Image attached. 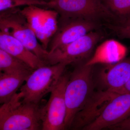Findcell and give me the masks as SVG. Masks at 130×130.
<instances>
[{"label": "cell", "instance_id": "obj_1", "mask_svg": "<svg viewBox=\"0 0 130 130\" xmlns=\"http://www.w3.org/2000/svg\"><path fill=\"white\" fill-rule=\"evenodd\" d=\"M23 95L20 91L1 105L0 130H42L44 105L26 102Z\"/></svg>", "mask_w": 130, "mask_h": 130}, {"label": "cell", "instance_id": "obj_2", "mask_svg": "<svg viewBox=\"0 0 130 130\" xmlns=\"http://www.w3.org/2000/svg\"><path fill=\"white\" fill-rule=\"evenodd\" d=\"M84 62L74 64L66 86V129H70L75 115L84 106L93 94V66Z\"/></svg>", "mask_w": 130, "mask_h": 130}, {"label": "cell", "instance_id": "obj_3", "mask_svg": "<svg viewBox=\"0 0 130 130\" xmlns=\"http://www.w3.org/2000/svg\"><path fill=\"white\" fill-rule=\"evenodd\" d=\"M67 65L64 63L45 65L34 70L20 88L26 102L39 104L44 96L55 88Z\"/></svg>", "mask_w": 130, "mask_h": 130}, {"label": "cell", "instance_id": "obj_4", "mask_svg": "<svg viewBox=\"0 0 130 130\" xmlns=\"http://www.w3.org/2000/svg\"><path fill=\"white\" fill-rule=\"evenodd\" d=\"M0 31L11 35L46 64L48 51L38 42L26 19L19 8L0 12Z\"/></svg>", "mask_w": 130, "mask_h": 130}, {"label": "cell", "instance_id": "obj_5", "mask_svg": "<svg viewBox=\"0 0 130 130\" xmlns=\"http://www.w3.org/2000/svg\"><path fill=\"white\" fill-rule=\"evenodd\" d=\"M55 10L59 18L81 19L94 21L113 14L102 0H51L44 6Z\"/></svg>", "mask_w": 130, "mask_h": 130}, {"label": "cell", "instance_id": "obj_6", "mask_svg": "<svg viewBox=\"0 0 130 130\" xmlns=\"http://www.w3.org/2000/svg\"><path fill=\"white\" fill-rule=\"evenodd\" d=\"M100 33L91 31L77 40L59 47L47 57V65L64 63L67 66L84 62L88 58L101 39Z\"/></svg>", "mask_w": 130, "mask_h": 130}, {"label": "cell", "instance_id": "obj_7", "mask_svg": "<svg viewBox=\"0 0 130 130\" xmlns=\"http://www.w3.org/2000/svg\"><path fill=\"white\" fill-rule=\"evenodd\" d=\"M21 12L42 46L47 50L58 29L59 17L58 12L35 5L25 7Z\"/></svg>", "mask_w": 130, "mask_h": 130}, {"label": "cell", "instance_id": "obj_8", "mask_svg": "<svg viewBox=\"0 0 130 130\" xmlns=\"http://www.w3.org/2000/svg\"><path fill=\"white\" fill-rule=\"evenodd\" d=\"M70 74L64 72L57 85L51 92L48 101L44 104L42 130L66 129L65 122L67 109L65 91Z\"/></svg>", "mask_w": 130, "mask_h": 130}, {"label": "cell", "instance_id": "obj_9", "mask_svg": "<svg viewBox=\"0 0 130 130\" xmlns=\"http://www.w3.org/2000/svg\"><path fill=\"white\" fill-rule=\"evenodd\" d=\"M130 115V93L116 95L107 103L97 118L82 130L109 129Z\"/></svg>", "mask_w": 130, "mask_h": 130}, {"label": "cell", "instance_id": "obj_10", "mask_svg": "<svg viewBox=\"0 0 130 130\" xmlns=\"http://www.w3.org/2000/svg\"><path fill=\"white\" fill-rule=\"evenodd\" d=\"M97 27L94 21L81 19H60L58 29L51 38L49 53L74 42Z\"/></svg>", "mask_w": 130, "mask_h": 130}, {"label": "cell", "instance_id": "obj_11", "mask_svg": "<svg viewBox=\"0 0 130 130\" xmlns=\"http://www.w3.org/2000/svg\"><path fill=\"white\" fill-rule=\"evenodd\" d=\"M130 76V57L103 69L99 80L102 90L113 92L124 86Z\"/></svg>", "mask_w": 130, "mask_h": 130}, {"label": "cell", "instance_id": "obj_12", "mask_svg": "<svg viewBox=\"0 0 130 130\" xmlns=\"http://www.w3.org/2000/svg\"><path fill=\"white\" fill-rule=\"evenodd\" d=\"M0 49L23 61L33 70L47 65L19 40L11 35L1 31Z\"/></svg>", "mask_w": 130, "mask_h": 130}, {"label": "cell", "instance_id": "obj_13", "mask_svg": "<svg viewBox=\"0 0 130 130\" xmlns=\"http://www.w3.org/2000/svg\"><path fill=\"white\" fill-rule=\"evenodd\" d=\"M33 71L12 73H6L0 72L1 104L6 103L11 100Z\"/></svg>", "mask_w": 130, "mask_h": 130}, {"label": "cell", "instance_id": "obj_14", "mask_svg": "<svg viewBox=\"0 0 130 130\" xmlns=\"http://www.w3.org/2000/svg\"><path fill=\"white\" fill-rule=\"evenodd\" d=\"M26 63L0 49V72L6 73L33 71Z\"/></svg>", "mask_w": 130, "mask_h": 130}, {"label": "cell", "instance_id": "obj_15", "mask_svg": "<svg viewBox=\"0 0 130 130\" xmlns=\"http://www.w3.org/2000/svg\"><path fill=\"white\" fill-rule=\"evenodd\" d=\"M47 2L45 0H0V12L24 6L44 7Z\"/></svg>", "mask_w": 130, "mask_h": 130}, {"label": "cell", "instance_id": "obj_16", "mask_svg": "<svg viewBox=\"0 0 130 130\" xmlns=\"http://www.w3.org/2000/svg\"><path fill=\"white\" fill-rule=\"evenodd\" d=\"M105 2L111 11L125 17L130 15V0H108Z\"/></svg>", "mask_w": 130, "mask_h": 130}, {"label": "cell", "instance_id": "obj_17", "mask_svg": "<svg viewBox=\"0 0 130 130\" xmlns=\"http://www.w3.org/2000/svg\"><path fill=\"white\" fill-rule=\"evenodd\" d=\"M109 129L115 130H130V115L124 121Z\"/></svg>", "mask_w": 130, "mask_h": 130}, {"label": "cell", "instance_id": "obj_18", "mask_svg": "<svg viewBox=\"0 0 130 130\" xmlns=\"http://www.w3.org/2000/svg\"><path fill=\"white\" fill-rule=\"evenodd\" d=\"M114 30L119 36L124 38L130 39V28H126L123 26H113Z\"/></svg>", "mask_w": 130, "mask_h": 130}, {"label": "cell", "instance_id": "obj_19", "mask_svg": "<svg viewBox=\"0 0 130 130\" xmlns=\"http://www.w3.org/2000/svg\"><path fill=\"white\" fill-rule=\"evenodd\" d=\"M116 95L119 94H124V93H130V76L128 81L124 86L121 88L113 92Z\"/></svg>", "mask_w": 130, "mask_h": 130}, {"label": "cell", "instance_id": "obj_20", "mask_svg": "<svg viewBox=\"0 0 130 130\" xmlns=\"http://www.w3.org/2000/svg\"><path fill=\"white\" fill-rule=\"evenodd\" d=\"M123 26L129 28H130V15L126 17V18L124 20Z\"/></svg>", "mask_w": 130, "mask_h": 130}, {"label": "cell", "instance_id": "obj_21", "mask_svg": "<svg viewBox=\"0 0 130 130\" xmlns=\"http://www.w3.org/2000/svg\"><path fill=\"white\" fill-rule=\"evenodd\" d=\"M102 1H105V2L107 1H108V0H102Z\"/></svg>", "mask_w": 130, "mask_h": 130}, {"label": "cell", "instance_id": "obj_22", "mask_svg": "<svg viewBox=\"0 0 130 130\" xmlns=\"http://www.w3.org/2000/svg\"><path fill=\"white\" fill-rule=\"evenodd\" d=\"M45 1H46L48 2L49 1H51V0H45Z\"/></svg>", "mask_w": 130, "mask_h": 130}]
</instances>
